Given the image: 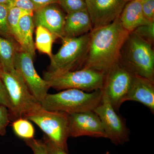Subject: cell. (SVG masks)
<instances>
[{"label":"cell","mask_w":154,"mask_h":154,"mask_svg":"<svg viewBox=\"0 0 154 154\" xmlns=\"http://www.w3.org/2000/svg\"><path fill=\"white\" fill-rule=\"evenodd\" d=\"M94 111L100 118L107 138L112 143L122 145L129 140L130 132L125 119L115 111L108 98L103 93L102 102Z\"/></svg>","instance_id":"obj_9"},{"label":"cell","mask_w":154,"mask_h":154,"mask_svg":"<svg viewBox=\"0 0 154 154\" xmlns=\"http://www.w3.org/2000/svg\"><path fill=\"white\" fill-rule=\"evenodd\" d=\"M23 118L35 123L54 143L68 152L69 114L49 111L41 107Z\"/></svg>","instance_id":"obj_7"},{"label":"cell","mask_w":154,"mask_h":154,"mask_svg":"<svg viewBox=\"0 0 154 154\" xmlns=\"http://www.w3.org/2000/svg\"><path fill=\"white\" fill-rule=\"evenodd\" d=\"M19 48V45L13 38L0 36V65L3 71L15 70V56Z\"/></svg>","instance_id":"obj_18"},{"label":"cell","mask_w":154,"mask_h":154,"mask_svg":"<svg viewBox=\"0 0 154 154\" xmlns=\"http://www.w3.org/2000/svg\"><path fill=\"white\" fill-rule=\"evenodd\" d=\"M54 4L45 6L34 11L33 22L35 27L42 26L49 30L56 38L61 39L64 37L66 16Z\"/></svg>","instance_id":"obj_13"},{"label":"cell","mask_w":154,"mask_h":154,"mask_svg":"<svg viewBox=\"0 0 154 154\" xmlns=\"http://www.w3.org/2000/svg\"><path fill=\"white\" fill-rule=\"evenodd\" d=\"M134 33L152 45L154 42V22L138 27L133 31Z\"/></svg>","instance_id":"obj_23"},{"label":"cell","mask_w":154,"mask_h":154,"mask_svg":"<svg viewBox=\"0 0 154 154\" xmlns=\"http://www.w3.org/2000/svg\"><path fill=\"white\" fill-rule=\"evenodd\" d=\"M142 8L145 17L150 22H154V0H141Z\"/></svg>","instance_id":"obj_28"},{"label":"cell","mask_w":154,"mask_h":154,"mask_svg":"<svg viewBox=\"0 0 154 154\" xmlns=\"http://www.w3.org/2000/svg\"><path fill=\"white\" fill-rule=\"evenodd\" d=\"M58 1L59 0H31L35 8V11L44 8L45 6L58 3Z\"/></svg>","instance_id":"obj_31"},{"label":"cell","mask_w":154,"mask_h":154,"mask_svg":"<svg viewBox=\"0 0 154 154\" xmlns=\"http://www.w3.org/2000/svg\"><path fill=\"white\" fill-rule=\"evenodd\" d=\"M8 8H17L25 11H35V8L31 0H9Z\"/></svg>","instance_id":"obj_27"},{"label":"cell","mask_w":154,"mask_h":154,"mask_svg":"<svg viewBox=\"0 0 154 154\" xmlns=\"http://www.w3.org/2000/svg\"><path fill=\"white\" fill-rule=\"evenodd\" d=\"M58 3L67 14L87 10L85 0H59Z\"/></svg>","instance_id":"obj_22"},{"label":"cell","mask_w":154,"mask_h":154,"mask_svg":"<svg viewBox=\"0 0 154 154\" xmlns=\"http://www.w3.org/2000/svg\"><path fill=\"white\" fill-rule=\"evenodd\" d=\"M43 77L50 88L57 91L74 89L89 92L102 90L105 73L92 69L82 68L59 74L46 71Z\"/></svg>","instance_id":"obj_6"},{"label":"cell","mask_w":154,"mask_h":154,"mask_svg":"<svg viewBox=\"0 0 154 154\" xmlns=\"http://www.w3.org/2000/svg\"><path fill=\"white\" fill-rule=\"evenodd\" d=\"M0 105L8 108L10 111L12 109V105L8 91L5 84L0 78Z\"/></svg>","instance_id":"obj_30"},{"label":"cell","mask_w":154,"mask_h":154,"mask_svg":"<svg viewBox=\"0 0 154 154\" xmlns=\"http://www.w3.org/2000/svg\"><path fill=\"white\" fill-rule=\"evenodd\" d=\"M2 67L1 66V65H0V78H1V72H2Z\"/></svg>","instance_id":"obj_33"},{"label":"cell","mask_w":154,"mask_h":154,"mask_svg":"<svg viewBox=\"0 0 154 154\" xmlns=\"http://www.w3.org/2000/svg\"><path fill=\"white\" fill-rule=\"evenodd\" d=\"M36 38L34 43L35 48L39 52L51 57L52 48L55 36L49 30L41 26L36 27Z\"/></svg>","instance_id":"obj_19"},{"label":"cell","mask_w":154,"mask_h":154,"mask_svg":"<svg viewBox=\"0 0 154 154\" xmlns=\"http://www.w3.org/2000/svg\"><path fill=\"white\" fill-rule=\"evenodd\" d=\"M8 8L7 4H0V36L5 38H13L8 25Z\"/></svg>","instance_id":"obj_24"},{"label":"cell","mask_w":154,"mask_h":154,"mask_svg":"<svg viewBox=\"0 0 154 154\" xmlns=\"http://www.w3.org/2000/svg\"><path fill=\"white\" fill-rule=\"evenodd\" d=\"M131 0H85L93 29L112 23L119 18Z\"/></svg>","instance_id":"obj_12"},{"label":"cell","mask_w":154,"mask_h":154,"mask_svg":"<svg viewBox=\"0 0 154 154\" xmlns=\"http://www.w3.org/2000/svg\"><path fill=\"white\" fill-rule=\"evenodd\" d=\"M42 140L48 154H68L67 152L57 146L45 135L43 136Z\"/></svg>","instance_id":"obj_29"},{"label":"cell","mask_w":154,"mask_h":154,"mask_svg":"<svg viewBox=\"0 0 154 154\" xmlns=\"http://www.w3.org/2000/svg\"><path fill=\"white\" fill-rule=\"evenodd\" d=\"M11 118L8 108L0 105V136H4L6 133V128L10 123Z\"/></svg>","instance_id":"obj_26"},{"label":"cell","mask_w":154,"mask_h":154,"mask_svg":"<svg viewBox=\"0 0 154 154\" xmlns=\"http://www.w3.org/2000/svg\"><path fill=\"white\" fill-rule=\"evenodd\" d=\"M93 29L92 21L87 10L66 16L64 37H78L90 33Z\"/></svg>","instance_id":"obj_15"},{"label":"cell","mask_w":154,"mask_h":154,"mask_svg":"<svg viewBox=\"0 0 154 154\" xmlns=\"http://www.w3.org/2000/svg\"><path fill=\"white\" fill-rule=\"evenodd\" d=\"M69 137L107 138L101 120L94 111L69 114Z\"/></svg>","instance_id":"obj_11"},{"label":"cell","mask_w":154,"mask_h":154,"mask_svg":"<svg viewBox=\"0 0 154 154\" xmlns=\"http://www.w3.org/2000/svg\"><path fill=\"white\" fill-rule=\"evenodd\" d=\"M9 0H0V4H7Z\"/></svg>","instance_id":"obj_32"},{"label":"cell","mask_w":154,"mask_h":154,"mask_svg":"<svg viewBox=\"0 0 154 154\" xmlns=\"http://www.w3.org/2000/svg\"><path fill=\"white\" fill-rule=\"evenodd\" d=\"M35 27L33 15H25L19 21L20 49L29 53L33 58L36 54V48L33 40V30Z\"/></svg>","instance_id":"obj_17"},{"label":"cell","mask_w":154,"mask_h":154,"mask_svg":"<svg viewBox=\"0 0 154 154\" xmlns=\"http://www.w3.org/2000/svg\"><path fill=\"white\" fill-rule=\"evenodd\" d=\"M130 33L123 28L119 18L108 25L93 29L90 32L88 53L82 68L106 73L118 62Z\"/></svg>","instance_id":"obj_1"},{"label":"cell","mask_w":154,"mask_h":154,"mask_svg":"<svg viewBox=\"0 0 154 154\" xmlns=\"http://www.w3.org/2000/svg\"><path fill=\"white\" fill-rule=\"evenodd\" d=\"M25 143L33 151L34 154H48L42 140L33 138L25 140Z\"/></svg>","instance_id":"obj_25"},{"label":"cell","mask_w":154,"mask_h":154,"mask_svg":"<svg viewBox=\"0 0 154 154\" xmlns=\"http://www.w3.org/2000/svg\"><path fill=\"white\" fill-rule=\"evenodd\" d=\"M14 67L22 76L31 94L41 103L51 88L47 81L36 72L32 56L19 48L15 56Z\"/></svg>","instance_id":"obj_10"},{"label":"cell","mask_w":154,"mask_h":154,"mask_svg":"<svg viewBox=\"0 0 154 154\" xmlns=\"http://www.w3.org/2000/svg\"><path fill=\"white\" fill-rule=\"evenodd\" d=\"M134 76L119 61L105 74L102 91L116 112L125 102Z\"/></svg>","instance_id":"obj_8"},{"label":"cell","mask_w":154,"mask_h":154,"mask_svg":"<svg viewBox=\"0 0 154 154\" xmlns=\"http://www.w3.org/2000/svg\"><path fill=\"white\" fill-rule=\"evenodd\" d=\"M119 18L123 28L130 33L141 25L151 23L144 15L141 0L129 1L124 7Z\"/></svg>","instance_id":"obj_16"},{"label":"cell","mask_w":154,"mask_h":154,"mask_svg":"<svg viewBox=\"0 0 154 154\" xmlns=\"http://www.w3.org/2000/svg\"><path fill=\"white\" fill-rule=\"evenodd\" d=\"M103 154H110V152H106L105 153Z\"/></svg>","instance_id":"obj_34"},{"label":"cell","mask_w":154,"mask_h":154,"mask_svg":"<svg viewBox=\"0 0 154 154\" xmlns=\"http://www.w3.org/2000/svg\"><path fill=\"white\" fill-rule=\"evenodd\" d=\"M60 48L50 58L47 72L59 74L82 69L85 60L90 40V33L75 37L61 38Z\"/></svg>","instance_id":"obj_4"},{"label":"cell","mask_w":154,"mask_h":154,"mask_svg":"<svg viewBox=\"0 0 154 154\" xmlns=\"http://www.w3.org/2000/svg\"><path fill=\"white\" fill-rule=\"evenodd\" d=\"M1 79L5 86L12 105V109L9 111L11 120L24 117L42 107L16 69L11 72L2 71Z\"/></svg>","instance_id":"obj_5"},{"label":"cell","mask_w":154,"mask_h":154,"mask_svg":"<svg viewBox=\"0 0 154 154\" xmlns=\"http://www.w3.org/2000/svg\"><path fill=\"white\" fill-rule=\"evenodd\" d=\"M133 101L143 104L154 113V82L134 76L125 102Z\"/></svg>","instance_id":"obj_14"},{"label":"cell","mask_w":154,"mask_h":154,"mask_svg":"<svg viewBox=\"0 0 154 154\" xmlns=\"http://www.w3.org/2000/svg\"><path fill=\"white\" fill-rule=\"evenodd\" d=\"M12 127L15 134L25 140L34 137L35 129L33 125L26 119L21 117L14 120Z\"/></svg>","instance_id":"obj_21"},{"label":"cell","mask_w":154,"mask_h":154,"mask_svg":"<svg viewBox=\"0 0 154 154\" xmlns=\"http://www.w3.org/2000/svg\"><path fill=\"white\" fill-rule=\"evenodd\" d=\"M33 13L34 12L33 11H25L19 8H8V22L9 30L12 37L18 43L19 46L20 42L19 32V21L22 17L25 15L33 16Z\"/></svg>","instance_id":"obj_20"},{"label":"cell","mask_w":154,"mask_h":154,"mask_svg":"<svg viewBox=\"0 0 154 154\" xmlns=\"http://www.w3.org/2000/svg\"><path fill=\"white\" fill-rule=\"evenodd\" d=\"M118 61L134 75L154 82L152 45L133 32L130 33L125 42Z\"/></svg>","instance_id":"obj_2"},{"label":"cell","mask_w":154,"mask_h":154,"mask_svg":"<svg viewBox=\"0 0 154 154\" xmlns=\"http://www.w3.org/2000/svg\"><path fill=\"white\" fill-rule=\"evenodd\" d=\"M102 90L86 93L77 89H67L57 94H48L40 104L46 110L71 114L94 111L102 102Z\"/></svg>","instance_id":"obj_3"}]
</instances>
